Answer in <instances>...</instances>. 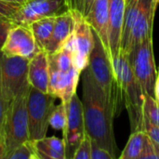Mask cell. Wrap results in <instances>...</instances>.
Returning a JSON list of instances; mask_svg holds the SVG:
<instances>
[{"mask_svg": "<svg viewBox=\"0 0 159 159\" xmlns=\"http://www.w3.org/2000/svg\"><path fill=\"white\" fill-rule=\"evenodd\" d=\"M82 105L86 132L113 158L119 157V149L114 132L115 108L94 80L88 66L82 75Z\"/></svg>", "mask_w": 159, "mask_h": 159, "instance_id": "1", "label": "cell"}, {"mask_svg": "<svg viewBox=\"0 0 159 159\" xmlns=\"http://www.w3.org/2000/svg\"><path fill=\"white\" fill-rule=\"evenodd\" d=\"M112 63L116 83L117 101L120 103H125L132 131L143 130V105L144 92L133 74L129 57L121 51L120 55Z\"/></svg>", "mask_w": 159, "mask_h": 159, "instance_id": "2", "label": "cell"}, {"mask_svg": "<svg viewBox=\"0 0 159 159\" xmlns=\"http://www.w3.org/2000/svg\"><path fill=\"white\" fill-rule=\"evenodd\" d=\"M29 89L30 84L28 82L7 108L3 125L6 157L18 145L30 140L27 110Z\"/></svg>", "mask_w": 159, "mask_h": 159, "instance_id": "3", "label": "cell"}, {"mask_svg": "<svg viewBox=\"0 0 159 159\" xmlns=\"http://www.w3.org/2000/svg\"><path fill=\"white\" fill-rule=\"evenodd\" d=\"M29 60L0 52V92L7 105L28 83Z\"/></svg>", "mask_w": 159, "mask_h": 159, "instance_id": "4", "label": "cell"}, {"mask_svg": "<svg viewBox=\"0 0 159 159\" xmlns=\"http://www.w3.org/2000/svg\"><path fill=\"white\" fill-rule=\"evenodd\" d=\"M56 98L49 93H44L30 85L27 110L29 138L36 141L47 135L49 127V117L55 106Z\"/></svg>", "mask_w": 159, "mask_h": 159, "instance_id": "5", "label": "cell"}, {"mask_svg": "<svg viewBox=\"0 0 159 159\" xmlns=\"http://www.w3.org/2000/svg\"><path fill=\"white\" fill-rule=\"evenodd\" d=\"M129 61L143 92L154 96L157 71L154 55L153 35L148 36L132 49Z\"/></svg>", "mask_w": 159, "mask_h": 159, "instance_id": "6", "label": "cell"}, {"mask_svg": "<svg viewBox=\"0 0 159 159\" xmlns=\"http://www.w3.org/2000/svg\"><path fill=\"white\" fill-rule=\"evenodd\" d=\"M93 34L94 47L89 55L88 68L89 69L96 83L102 89L106 98L113 103L115 108L116 83L113 63L98 34L94 31Z\"/></svg>", "mask_w": 159, "mask_h": 159, "instance_id": "7", "label": "cell"}, {"mask_svg": "<svg viewBox=\"0 0 159 159\" xmlns=\"http://www.w3.org/2000/svg\"><path fill=\"white\" fill-rule=\"evenodd\" d=\"M69 3L70 8L76 10L98 34L110 57L108 40L109 0H69Z\"/></svg>", "mask_w": 159, "mask_h": 159, "instance_id": "8", "label": "cell"}, {"mask_svg": "<svg viewBox=\"0 0 159 159\" xmlns=\"http://www.w3.org/2000/svg\"><path fill=\"white\" fill-rule=\"evenodd\" d=\"M86 134L82 102L78 95L75 93L68 103L67 121L62 129L66 159H73L80 142Z\"/></svg>", "mask_w": 159, "mask_h": 159, "instance_id": "9", "label": "cell"}, {"mask_svg": "<svg viewBox=\"0 0 159 159\" xmlns=\"http://www.w3.org/2000/svg\"><path fill=\"white\" fill-rule=\"evenodd\" d=\"M70 9L69 0H27L10 20L15 24H31L47 17H55Z\"/></svg>", "mask_w": 159, "mask_h": 159, "instance_id": "10", "label": "cell"}, {"mask_svg": "<svg viewBox=\"0 0 159 159\" xmlns=\"http://www.w3.org/2000/svg\"><path fill=\"white\" fill-rule=\"evenodd\" d=\"M75 18L73 33V52L75 67L82 73L89 64V55L94 47L93 30L87 20L75 9H72Z\"/></svg>", "mask_w": 159, "mask_h": 159, "instance_id": "11", "label": "cell"}, {"mask_svg": "<svg viewBox=\"0 0 159 159\" xmlns=\"http://www.w3.org/2000/svg\"><path fill=\"white\" fill-rule=\"evenodd\" d=\"M39 50L30 24L14 23L1 52L7 56H17L30 60Z\"/></svg>", "mask_w": 159, "mask_h": 159, "instance_id": "12", "label": "cell"}, {"mask_svg": "<svg viewBox=\"0 0 159 159\" xmlns=\"http://www.w3.org/2000/svg\"><path fill=\"white\" fill-rule=\"evenodd\" d=\"M80 75L81 72L76 67L68 72L49 68L48 93L68 104L73 95L76 93Z\"/></svg>", "mask_w": 159, "mask_h": 159, "instance_id": "13", "label": "cell"}, {"mask_svg": "<svg viewBox=\"0 0 159 159\" xmlns=\"http://www.w3.org/2000/svg\"><path fill=\"white\" fill-rule=\"evenodd\" d=\"M157 8V7H155L152 0H140L139 12L131 31L129 44L126 52L128 57L137 45L148 36L153 35L154 20Z\"/></svg>", "mask_w": 159, "mask_h": 159, "instance_id": "14", "label": "cell"}, {"mask_svg": "<svg viewBox=\"0 0 159 159\" xmlns=\"http://www.w3.org/2000/svg\"><path fill=\"white\" fill-rule=\"evenodd\" d=\"M127 0H109L108 40L111 61L116 59L121 51V36Z\"/></svg>", "mask_w": 159, "mask_h": 159, "instance_id": "15", "label": "cell"}, {"mask_svg": "<svg viewBox=\"0 0 159 159\" xmlns=\"http://www.w3.org/2000/svg\"><path fill=\"white\" fill-rule=\"evenodd\" d=\"M75 30V18L71 8L55 17L54 28L51 37L45 50L48 54H53L61 49L70 39Z\"/></svg>", "mask_w": 159, "mask_h": 159, "instance_id": "16", "label": "cell"}, {"mask_svg": "<svg viewBox=\"0 0 159 159\" xmlns=\"http://www.w3.org/2000/svg\"><path fill=\"white\" fill-rule=\"evenodd\" d=\"M49 63L48 54L46 50L40 49L28 62V82L31 87L48 93Z\"/></svg>", "mask_w": 159, "mask_h": 159, "instance_id": "17", "label": "cell"}, {"mask_svg": "<svg viewBox=\"0 0 159 159\" xmlns=\"http://www.w3.org/2000/svg\"><path fill=\"white\" fill-rule=\"evenodd\" d=\"M39 159H66L65 145L62 139L55 136L44 137L34 141Z\"/></svg>", "mask_w": 159, "mask_h": 159, "instance_id": "18", "label": "cell"}, {"mask_svg": "<svg viewBox=\"0 0 159 159\" xmlns=\"http://www.w3.org/2000/svg\"><path fill=\"white\" fill-rule=\"evenodd\" d=\"M139 7H140V0H127L124 20H123L122 36H121V51L124 52L125 54L128 50L131 31L139 12Z\"/></svg>", "mask_w": 159, "mask_h": 159, "instance_id": "19", "label": "cell"}, {"mask_svg": "<svg viewBox=\"0 0 159 159\" xmlns=\"http://www.w3.org/2000/svg\"><path fill=\"white\" fill-rule=\"evenodd\" d=\"M55 17H47L37 20L30 24L35 43L39 49L45 50V48L51 37L55 23Z\"/></svg>", "mask_w": 159, "mask_h": 159, "instance_id": "20", "label": "cell"}, {"mask_svg": "<svg viewBox=\"0 0 159 159\" xmlns=\"http://www.w3.org/2000/svg\"><path fill=\"white\" fill-rule=\"evenodd\" d=\"M146 133L144 130L132 131L125 149L120 153V159H140L142 156Z\"/></svg>", "mask_w": 159, "mask_h": 159, "instance_id": "21", "label": "cell"}, {"mask_svg": "<svg viewBox=\"0 0 159 159\" xmlns=\"http://www.w3.org/2000/svg\"><path fill=\"white\" fill-rule=\"evenodd\" d=\"M143 112L145 120L159 126V102L155 96L144 92Z\"/></svg>", "mask_w": 159, "mask_h": 159, "instance_id": "22", "label": "cell"}, {"mask_svg": "<svg viewBox=\"0 0 159 159\" xmlns=\"http://www.w3.org/2000/svg\"><path fill=\"white\" fill-rule=\"evenodd\" d=\"M6 159H39L34 141L28 140L14 148Z\"/></svg>", "mask_w": 159, "mask_h": 159, "instance_id": "23", "label": "cell"}, {"mask_svg": "<svg viewBox=\"0 0 159 159\" xmlns=\"http://www.w3.org/2000/svg\"><path fill=\"white\" fill-rule=\"evenodd\" d=\"M67 109L68 104L64 102L54 106L49 117V126L53 129L62 130L64 129L67 121Z\"/></svg>", "mask_w": 159, "mask_h": 159, "instance_id": "24", "label": "cell"}, {"mask_svg": "<svg viewBox=\"0 0 159 159\" xmlns=\"http://www.w3.org/2000/svg\"><path fill=\"white\" fill-rule=\"evenodd\" d=\"M91 156V138L88 135H85L83 140L80 142L73 159H90Z\"/></svg>", "mask_w": 159, "mask_h": 159, "instance_id": "25", "label": "cell"}, {"mask_svg": "<svg viewBox=\"0 0 159 159\" xmlns=\"http://www.w3.org/2000/svg\"><path fill=\"white\" fill-rule=\"evenodd\" d=\"M159 159V147L147 136L144 141L142 156L140 159Z\"/></svg>", "mask_w": 159, "mask_h": 159, "instance_id": "26", "label": "cell"}, {"mask_svg": "<svg viewBox=\"0 0 159 159\" xmlns=\"http://www.w3.org/2000/svg\"><path fill=\"white\" fill-rule=\"evenodd\" d=\"M14 25V22L10 19H0V52L6 43L7 34Z\"/></svg>", "mask_w": 159, "mask_h": 159, "instance_id": "27", "label": "cell"}, {"mask_svg": "<svg viewBox=\"0 0 159 159\" xmlns=\"http://www.w3.org/2000/svg\"><path fill=\"white\" fill-rule=\"evenodd\" d=\"M20 5L0 0V19H10L17 11Z\"/></svg>", "mask_w": 159, "mask_h": 159, "instance_id": "28", "label": "cell"}, {"mask_svg": "<svg viewBox=\"0 0 159 159\" xmlns=\"http://www.w3.org/2000/svg\"><path fill=\"white\" fill-rule=\"evenodd\" d=\"M143 130L147 136L159 147V126L154 125L144 119Z\"/></svg>", "mask_w": 159, "mask_h": 159, "instance_id": "29", "label": "cell"}, {"mask_svg": "<svg viewBox=\"0 0 159 159\" xmlns=\"http://www.w3.org/2000/svg\"><path fill=\"white\" fill-rule=\"evenodd\" d=\"M90 159H114L112 155L105 149L99 146L94 141L91 140V156Z\"/></svg>", "mask_w": 159, "mask_h": 159, "instance_id": "30", "label": "cell"}, {"mask_svg": "<svg viewBox=\"0 0 159 159\" xmlns=\"http://www.w3.org/2000/svg\"><path fill=\"white\" fill-rule=\"evenodd\" d=\"M7 105L2 98L1 92H0V134L3 135V125H4V119H5V115L7 111Z\"/></svg>", "mask_w": 159, "mask_h": 159, "instance_id": "31", "label": "cell"}, {"mask_svg": "<svg viewBox=\"0 0 159 159\" xmlns=\"http://www.w3.org/2000/svg\"><path fill=\"white\" fill-rule=\"evenodd\" d=\"M6 145L4 141V136L0 134V159H6Z\"/></svg>", "mask_w": 159, "mask_h": 159, "instance_id": "32", "label": "cell"}, {"mask_svg": "<svg viewBox=\"0 0 159 159\" xmlns=\"http://www.w3.org/2000/svg\"><path fill=\"white\" fill-rule=\"evenodd\" d=\"M155 98L159 102V75L157 74V79H156V84H155V93H154Z\"/></svg>", "mask_w": 159, "mask_h": 159, "instance_id": "33", "label": "cell"}, {"mask_svg": "<svg viewBox=\"0 0 159 159\" xmlns=\"http://www.w3.org/2000/svg\"><path fill=\"white\" fill-rule=\"evenodd\" d=\"M5 2H9V3H14V4H18V5H22L23 3H25L27 0H2Z\"/></svg>", "mask_w": 159, "mask_h": 159, "instance_id": "34", "label": "cell"}, {"mask_svg": "<svg viewBox=\"0 0 159 159\" xmlns=\"http://www.w3.org/2000/svg\"><path fill=\"white\" fill-rule=\"evenodd\" d=\"M152 2H153V4L155 5V7H157V6H158L159 4V0H152Z\"/></svg>", "mask_w": 159, "mask_h": 159, "instance_id": "35", "label": "cell"}, {"mask_svg": "<svg viewBox=\"0 0 159 159\" xmlns=\"http://www.w3.org/2000/svg\"><path fill=\"white\" fill-rule=\"evenodd\" d=\"M157 74H158V75H159V70H158V73H157Z\"/></svg>", "mask_w": 159, "mask_h": 159, "instance_id": "36", "label": "cell"}]
</instances>
